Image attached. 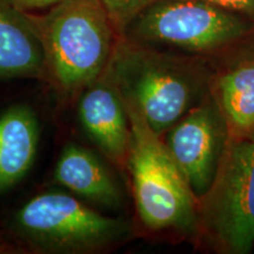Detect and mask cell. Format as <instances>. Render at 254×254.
I'll return each mask as SVG.
<instances>
[{
	"mask_svg": "<svg viewBox=\"0 0 254 254\" xmlns=\"http://www.w3.org/2000/svg\"><path fill=\"white\" fill-rule=\"evenodd\" d=\"M33 18L49 80L65 94L82 92L106 71L120 34L101 0H59Z\"/></svg>",
	"mask_w": 254,
	"mask_h": 254,
	"instance_id": "obj_1",
	"label": "cell"
},
{
	"mask_svg": "<svg viewBox=\"0 0 254 254\" xmlns=\"http://www.w3.org/2000/svg\"><path fill=\"white\" fill-rule=\"evenodd\" d=\"M123 100L131 126L127 170L139 218L151 231L195 232L198 199L161 136L134 105Z\"/></svg>",
	"mask_w": 254,
	"mask_h": 254,
	"instance_id": "obj_2",
	"label": "cell"
},
{
	"mask_svg": "<svg viewBox=\"0 0 254 254\" xmlns=\"http://www.w3.org/2000/svg\"><path fill=\"white\" fill-rule=\"evenodd\" d=\"M109 71L124 99L163 135L193 107L198 80L185 65L120 34Z\"/></svg>",
	"mask_w": 254,
	"mask_h": 254,
	"instance_id": "obj_3",
	"label": "cell"
},
{
	"mask_svg": "<svg viewBox=\"0 0 254 254\" xmlns=\"http://www.w3.org/2000/svg\"><path fill=\"white\" fill-rule=\"evenodd\" d=\"M14 227L33 251L60 254L101 252L128 240L132 233L126 219L106 217L60 192L28 200L15 215Z\"/></svg>",
	"mask_w": 254,
	"mask_h": 254,
	"instance_id": "obj_4",
	"label": "cell"
},
{
	"mask_svg": "<svg viewBox=\"0 0 254 254\" xmlns=\"http://www.w3.org/2000/svg\"><path fill=\"white\" fill-rule=\"evenodd\" d=\"M196 231L221 253L254 245V138H227L211 186L198 199Z\"/></svg>",
	"mask_w": 254,
	"mask_h": 254,
	"instance_id": "obj_5",
	"label": "cell"
},
{
	"mask_svg": "<svg viewBox=\"0 0 254 254\" xmlns=\"http://www.w3.org/2000/svg\"><path fill=\"white\" fill-rule=\"evenodd\" d=\"M250 30L244 15L204 0H155L127 25L122 36L144 46L208 53L236 43Z\"/></svg>",
	"mask_w": 254,
	"mask_h": 254,
	"instance_id": "obj_6",
	"label": "cell"
},
{
	"mask_svg": "<svg viewBox=\"0 0 254 254\" xmlns=\"http://www.w3.org/2000/svg\"><path fill=\"white\" fill-rule=\"evenodd\" d=\"M167 132L165 144L199 199L213 182L227 141L226 126L215 101L192 107Z\"/></svg>",
	"mask_w": 254,
	"mask_h": 254,
	"instance_id": "obj_7",
	"label": "cell"
},
{
	"mask_svg": "<svg viewBox=\"0 0 254 254\" xmlns=\"http://www.w3.org/2000/svg\"><path fill=\"white\" fill-rule=\"evenodd\" d=\"M79 118L85 131L113 165L127 168L131 126L123 97L107 66L97 80L82 91Z\"/></svg>",
	"mask_w": 254,
	"mask_h": 254,
	"instance_id": "obj_8",
	"label": "cell"
},
{
	"mask_svg": "<svg viewBox=\"0 0 254 254\" xmlns=\"http://www.w3.org/2000/svg\"><path fill=\"white\" fill-rule=\"evenodd\" d=\"M49 79L43 41L33 18L0 0V79Z\"/></svg>",
	"mask_w": 254,
	"mask_h": 254,
	"instance_id": "obj_9",
	"label": "cell"
},
{
	"mask_svg": "<svg viewBox=\"0 0 254 254\" xmlns=\"http://www.w3.org/2000/svg\"><path fill=\"white\" fill-rule=\"evenodd\" d=\"M55 178L75 195L105 207L124 204V194L109 167L93 152L75 144L65 146L57 163Z\"/></svg>",
	"mask_w": 254,
	"mask_h": 254,
	"instance_id": "obj_10",
	"label": "cell"
},
{
	"mask_svg": "<svg viewBox=\"0 0 254 254\" xmlns=\"http://www.w3.org/2000/svg\"><path fill=\"white\" fill-rule=\"evenodd\" d=\"M39 124L28 105L11 106L0 116V193L26 176L36 159Z\"/></svg>",
	"mask_w": 254,
	"mask_h": 254,
	"instance_id": "obj_11",
	"label": "cell"
},
{
	"mask_svg": "<svg viewBox=\"0 0 254 254\" xmlns=\"http://www.w3.org/2000/svg\"><path fill=\"white\" fill-rule=\"evenodd\" d=\"M212 95L220 111L227 138H254V60H245L219 74Z\"/></svg>",
	"mask_w": 254,
	"mask_h": 254,
	"instance_id": "obj_12",
	"label": "cell"
},
{
	"mask_svg": "<svg viewBox=\"0 0 254 254\" xmlns=\"http://www.w3.org/2000/svg\"><path fill=\"white\" fill-rule=\"evenodd\" d=\"M155 0H101L107 14L119 34L141 11Z\"/></svg>",
	"mask_w": 254,
	"mask_h": 254,
	"instance_id": "obj_13",
	"label": "cell"
},
{
	"mask_svg": "<svg viewBox=\"0 0 254 254\" xmlns=\"http://www.w3.org/2000/svg\"><path fill=\"white\" fill-rule=\"evenodd\" d=\"M204 1L241 15L254 17V0H204Z\"/></svg>",
	"mask_w": 254,
	"mask_h": 254,
	"instance_id": "obj_14",
	"label": "cell"
},
{
	"mask_svg": "<svg viewBox=\"0 0 254 254\" xmlns=\"http://www.w3.org/2000/svg\"><path fill=\"white\" fill-rule=\"evenodd\" d=\"M15 7L26 11V9H38V8H45L53 6L59 0H7Z\"/></svg>",
	"mask_w": 254,
	"mask_h": 254,
	"instance_id": "obj_15",
	"label": "cell"
},
{
	"mask_svg": "<svg viewBox=\"0 0 254 254\" xmlns=\"http://www.w3.org/2000/svg\"><path fill=\"white\" fill-rule=\"evenodd\" d=\"M12 250H13V247L9 245L5 238L2 237V234L0 233V253H8Z\"/></svg>",
	"mask_w": 254,
	"mask_h": 254,
	"instance_id": "obj_16",
	"label": "cell"
}]
</instances>
